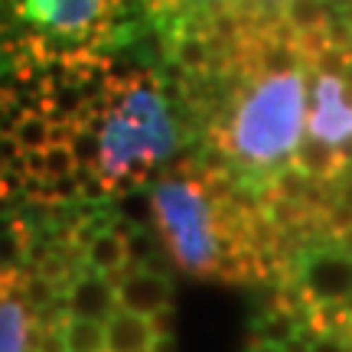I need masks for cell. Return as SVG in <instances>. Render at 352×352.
<instances>
[{"mask_svg": "<svg viewBox=\"0 0 352 352\" xmlns=\"http://www.w3.org/2000/svg\"><path fill=\"white\" fill-rule=\"evenodd\" d=\"M241 0H144L151 20L170 33V43L183 33H209L212 16L226 10H239Z\"/></svg>", "mask_w": 352, "mask_h": 352, "instance_id": "ba28073f", "label": "cell"}, {"mask_svg": "<svg viewBox=\"0 0 352 352\" xmlns=\"http://www.w3.org/2000/svg\"><path fill=\"white\" fill-rule=\"evenodd\" d=\"M0 271H3V267H0Z\"/></svg>", "mask_w": 352, "mask_h": 352, "instance_id": "ffe728a7", "label": "cell"}, {"mask_svg": "<svg viewBox=\"0 0 352 352\" xmlns=\"http://www.w3.org/2000/svg\"><path fill=\"white\" fill-rule=\"evenodd\" d=\"M78 170V160L72 147L65 140H56L43 151H26V173L46 176V179H59V176H72Z\"/></svg>", "mask_w": 352, "mask_h": 352, "instance_id": "7c38bea8", "label": "cell"}, {"mask_svg": "<svg viewBox=\"0 0 352 352\" xmlns=\"http://www.w3.org/2000/svg\"><path fill=\"white\" fill-rule=\"evenodd\" d=\"M300 333V320L290 314L287 307H274L254 323V340H264V342H277L284 346L287 340H294Z\"/></svg>", "mask_w": 352, "mask_h": 352, "instance_id": "9a60e30c", "label": "cell"}, {"mask_svg": "<svg viewBox=\"0 0 352 352\" xmlns=\"http://www.w3.org/2000/svg\"><path fill=\"white\" fill-rule=\"evenodd\" d=\"M248 352H284V346H277V342H264V340H254L248 346Z\"/></svg>", "mask_w": 352, "mask_h": 352, "instance_id": "ac0fdd59", "label": "cell"}, {"mask_svg": "<svg viewBox=\"0 0 352 352\" xmlns=\"http://www.w3.org/2000/svg\"><path fill=\"white\" fill-rule=\"evenodd\" d=\"M26 114H30V108L13 95L10 88H0V134H13Z\"/></svg>", "mask_w": 352, "mask_h": 352, "instance_id": "2e32d148", "label": "cell"}, {"mask_svg": "<svg viewBox=\"0 0 352 352\" xmlns=\"http://www.w3.org/2000/svg\"><path fill=\"white\" fill-rule=\"evenodd\" d=\"M69 310H72V316H88V320L108 323V316L118 310V290L108 280V274L91 271L85 264L69 284Z\"/></svg>", "mask_w": 352, "mask_h": 352, "instance_id": "9c48e42d", "label": "cell"}, {"mask_svg": "<svg viewBox=\"0 0 352 352\" xmlns=\"http://www.w3.org/2000/svg\"><path fill=\"white\" fill-rule=\"evenodd\" d=\"M287 280L314 303H346L352 297V252L333 239L307 241L290 258Z\"/></svg>", "mask_w": 352, "mask_h": 352, "instance_id": "277c9868", "label": "cell"}, {"mask_svg": "<svg viewBox=\"0 0 352 352\" xmlns=\"http://www.w3.org/2000/svg\"><path fill=\"white\" fill-rule=\"evenodd\" d=\"M85 264L91 267V271H101V274H108V277L118 274L121 267H127L131 258H127L124 235H118L114 228L98 232V235L85 245Z\"/></svg>", "mask_w": 352, "mask_h": 352, "instance_id": "8fae6325", "label": "cell"}, {"mask_svg": "<svg viewBox=\"0 0 352 352\" xmlns=\"http://www.w3.org/2000/svg\"><path fill=\"white\" fill-rule=\"evenodd\" d=\"M23 271H0V352H26L36 310L23 297Z\"/></svg>", "mask_w": 352, "mask_h": 352, "instance_id": "8992f818", "label": "cell"}, {"mask_svg": "<svg viewBox=\"0 0 352 352\" xmlns=\"http://www.w3.org/2000/svg\"><path fill=\"white\" fill-rule=\"evenodd\" d=\"M232 72H239V85L209 138L212 147L226 153L228 170L239 173V186L264 192L284 166L294 164L307 138V72L314 69L310 63H232Z\"/></svg>", "mask_w": 352, "mask_h": 352, "instance_id": "7a4b0ae2", "label": "cell"}, {"mask_svg": "<svg viewBox=\"0 0 352 352\" xmlns=\"http://www.w3.org/2000/svg\"><path fill=\"white\" fill-rule=\"evenodd\" d=\"M13 138L20 140L23 151H43V147H50L56 140H65V124L52 121L50 114L43 111H30L20 121V127L13 131Z\"/></svg>", "mask_w": 352, "mask_h": 352, "instance_id": "4fadbf2b", "label": "cell"}, {"mask_svg": "<svg viewBox=\"0 0 352 352\" xmlns=\"http://www.w3.org/2000/svg\"><path fill=\"white\" fill-rule=\"evenodd\" d=\"M104 333H108V352H151L153 340H157L151 316L131 314L124 307H118L108 316Z\"/></svg>", "mask_w": 352, "mask_h": 352, "instance_id": "30bf717a", "label": "cell"}, {"mask_svg": "<svg viewBox=\"0 0 352 352\" xmlns=\"http://www.w3.org/2000/svg\"><path fill=\"white\" fill-rule=\"evenodd\" d=\"M108 280L118 290V307H124V310L140 316H157L160 310L170 307V297H173V287H170L166 274L157 271V267L127 264V267H121Z\"/></svg>", "mask_w": 352, "mask_h": 352, "instance_id": "52a82bcc", "label": "cell"}, {"mask_svg": "<svg viewBox=\"0 0 352 352\" xmlns=\"http://www.w3.org/2000/svg\"><path fill=\"white\" fill-rule=\"evenodd\" d=\"M310 352H352V342L336 336V333H320L310 346Z\"/></svg>", "mask_w": 352, "mask_h": 352, "instance_id": "e0dca14e", "label": "cell"}, {"mask_svg": "<svg viewBox=\"0 0 352 352\" xmlns=\"http://www.w3.org/2000/svg\"><path fill=\"white\" fill-rule=\"evenodd\" d=\"M63 329H65L69 352H108V333H104V323H101V320L69 316Z\"/></svg>", "mask_w": 352, "mask_h": 352, "instance_id": "5bb4252c", "label": "cell"}, {"mask_svg": "<svg viewBox=\"0 0 352 352\" xmlns=\"http://www.w3.org/2000/svg\"><path fill=\"white\" fill-rule=\"evenodd\" d=\"M65 144L114 192L144 186L179 147L164 82L151 72H114L108 91L65 127Z\"/></svg>", "mask_w": 352, "mask_h": 352, "instance_id": "6da1fadb", "label": "cell"}, {"mask_svg": "<svg viewBox=\"0 0 352 352\" xmlns=\"http://www.w3.org/2000/svg\"><path fill=\"white\" fill-rule=\"evenodd\" d=\"M264 3H274V7H280V3H287V0H264Z\"/></svg>", "mask_w": 352, "mask_h": 352, "instance_id": "d6986e66", "label": "cell"}, {"mask_svg": "<svg viewBox=\"0 0 352 352\" xmlns=\"http://www.w3.org/2000/svg\"><path fill=\"white\" fill-rule=\"evenodd\" d=\"M134 0H0L13 63L52 52H98L127 33Z\"/></svg>", "mask_w": 352, "mask_h": 352, "instance_id": "3957f363", "label": "cell"}, {"mask_svg": "<svg viewBox=\"0 0 352 352\" xmlns=\"http://www.w3.org/2000/svg\"><path fill=\"white\" fill-rule=\"evenodd\" d=\"M310 114H307V140L336 151L352 166V82L346 72L314 69Z\"/></svg>", "mask_w": 352, "mask_h": 352, "instance_id": "5b68a950", "label": "cell"}]
</instances>
